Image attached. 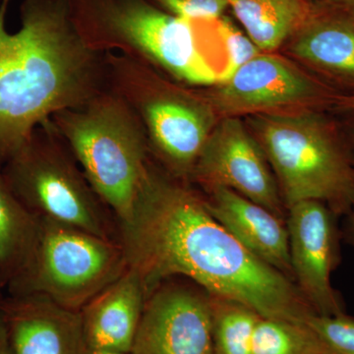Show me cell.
Wrapping results in <instances>:
<instances>
[{
    "mask_svg": "<svg viewBox=\"0 0 354 354\" xmlns=\"http://www.w3.org/2000/svg\"><path fill=\"white\" fill-rule=\"evenodd\" d=\"M39 221L14 194L0 169V290L17 278L34 250Z\"/></svg>",
    "mask_w": 354,
    "mask_h": 354,
    "instance_id": "obj_18",
    "label": "cell"
},
{
    "mask_svg": "<svg viewBox=\"0 0 354 354\" xmlns=\"http://www.w3.org/2000/svg\"><path fill=\"white\" fill-rule=\"evenodd\" d=\"M2 297H0V302H1Z\"/></svg>",
    "mask_w": 354,
    "mask_h": 354,
    "instance_id": "obj_31",
    "label": "cell"
},
{
    "mask_svg": "<svg viewBox=\"0 0 354 354\" xmlns=\"http://www.w3.org/2000/svg\"><path fill=\"white\" fill-rule=\"evenodd\" d=\"M247 36L262 53H271L301 28L316 10L307 0H227Z\"/></svg>",
    "mask_w": 354,
    "mask_h": 354,
    "instance_id": "obj_17",
    "label": "cell"
},
{
    "mask_svg": "<svg viewBox=\"0 0 354 354\" xmlns=\"http://www.w3.org/2000/svg\"><path fill=\"white\" fill-rule=\"evenodd\" d=\"M335 111L354 113V94H339L332 106Z\"/></svg>",
    "mask_w": 354,
    "mask_h": 354,
    "instance_id": "obj_26",
    "label": "cell"
},
{
    "mask_svg": "<svg viewBox=\"0 0 354 354\" xmlns=\"http://www.w3.org/2000/svg\"><path fill=\"white\" fill-rule=\"evenodd\" d=\"M50 120L93 189L118 221L127 220L152 158L136 113L108 87Z\"/></svg>",
    "mask_w": 354,
    "mask_h": 354,
    "instance_id": "obj_5",
    "label": "cell"
},
{
    "mask_svg": "<svg viewBox=\"0 0 354 354\" xmlns=\"http://www.w3.org/2000/svg\"><path fill=\"white\" fill-rule=\"evenodd\" d=\"M346 216L344 228L342 230V239L354 248V206Z\"/></svg>",
    "mask_w": 354,
    "mask_h": 354,
    "instance_id": "obj_27",
    "label": "cell"
},
{
    "mask_svg": "<svg viewBox=\"0 0 354 354\" xmlns=\"http://www.w3.org/2000/svg\"><path fill=\"white\" fill-rule=\"evenodd\" d=\"M251 354H322V349L308 324L261 317Z\"/></svg>",
    "mask_w": 354,
    "mask_h": 354,
    "instance_id": "obj_20",
    "label": "cell"
},
{
    "mask_svg": "<svg viewBox=\"0 0 354 354\" xmlns=\"http://www.w3.org/2000/svg\"><path fill=\"white\" fill-rule=\"evenodd\" d=\"M288 43L290 55L324 82L354 94V29L322 1Z\"/></svg>",
    "mask_w": 354,
    "mask_h": 354,
    "instance_id": "obj_16",
    "label": "cell"
},
{
    "mask_svg": "<svg viewBox=\"0 0 354 354\" xmlns=\"http://www.w3.org/2000/svg\"><path fill=\"white\" fill-rule=\"evenodd\" d=\"M328 8L346 21L354 29V0H321Z\"/></svg>",
    "mask_w": 354,
    "mask_h": 354,
    "instance_id": "obj_24",
    "label": "cell"
},
{
    "mask_svg": "<svg viewBox=\"0 0 354 354\" xmlns=\"http://www.w3.org/2000/svg\"><path fill=\"white\" fill-rule=\"evenodd\" d=\"M2 0H0V6H1Z\"/></svg>",
    "mask_w": 354,
    "mask_h": 354,
    "instance_id": "obj_30",
    "label": "cell"
},
{
    "mask_svg": "<svg viewBox=\"0 0 354 354\" xmlns=\"http://www.w3.org/2000/svg\"><path fill=\"white\" fill-rule=\"evenodd\" d=\"M85 354H127V353H118V351H104V349L87 348V349H86Z\"/></svg>",
    "mask_w": 354,
    "mask_h": 354,
    "instance_id": "obj_28",
    "label": "cell"
},
{
    "mask_svg": "<svg viewBox=\"0 0 354 354\" xmlns=\"http://www.w3.org/2000/svg\"><path fill=\"white\" fill-rule=\"evenodd\" d=\"M9 187L39 218L118 241V220L88 183L50 120L1 167Z\"/></svg>",
    "mask_w": 354,
    "mask_h": 354,
    "instance_id": "obj_7",
    "label": "cell"
},
{
    "mask_svg": "<svg viewBox=\"0 0 354 354\" xmlns=\"http://www.w3.org/2000/svg\"><path fill=\"white\" fill-rule=\"evenodd\" d=\"M339 218L318 200L295 203L286 214L295 283L317 315L346 312L344 300L330 281L342 262Z\"/></svg>",
    "mask_w": 354,
    "mask_h": 354,
    "instance_id": "obj_11",
    "label": "cell"
},
{
    "mask_svg": "<svg viewBox=\"0 0 354 354\" xmlns=\"http://www.w3.org/2000/svg\"><path fill=\"white\" fill-rule=\"evenodd\" d=\"M0 307L14 354H85L80 311L41 295H7Z\"/></svg>",
    "mask_w": 354,
    "mask_h": 354,
    "instance_id": "obj_13",
    "label": "cell"
},
{
    "mask_svg": "<svg viewBox=\"0 0 354 354\" xmlns=\"http://www.w3.org/2000/svg\"><path fill=\"white\" fill-rule=\"evenodd\" d=\"M218 34L227 53V64L218 74V83L228 80L241 66L262 53L252 39L239 31L230 18L221 16L218 19Z\"/></svg>",
    "mask_w": 354,
    "mask_h": 354,
    "instance_id": "obj_22",
    "label": "cell"
},
{
    "mask_svg": "<svg viewBox=\"0 0 354 354\" xmlns=\"http://www.w3.org/2000/svg\"><path fill=\"white\" fill-rule=\"evenodd\" d=\"M206 93L218 118L300 109H332L341 93L286 58L262 53Z\"/></svg>",
    "mask_w": 354,
    "mask_h": 354,
    "instance_id": "obj_9",
    "label": "cell"
},
{
    "mask_svg": "<svg viewBox=\"0 0 354 354\" xmlns=\"http://www.w3.org/2000/svg\"><path fill=\"white\" fill-rule=\"evenodd\" d=\"M181 279L162 281L147 297L130 354H214L211 295Z\"/></svg>",
    "mask_w": 354,
    "mask_h": 354,
    "instance_id": "obj_12",
    "label": "cell"
},
{
    "mask_svg": "<svg viewBox=\"0 0 354 354\" xmlns=\"http://www.w3.org/2000/svg\"><path fill=\"white\" fill-rule=\"evenodd\" d=\"M269 162L286 209L304 200L327 204L339 216L354 206V167L348 137L320 109L247 116Z\"/></svg>",
    "mask_w": 354,
    "mask_h": 354,
    "instance_id": "obj_3",
    "label": "cell"
},
{
    "mask_svg": "<svg viewBox=\"0 0 354 354\" xmlns=\"http://www.w3.org/2000/svg\"><path fill=\"white\" fill-rule=\"evenodd\" d=\"M0 354H14L1 307H0Z\"/></svg>",
    "mask_w": 354,
    "mask_h": 354,
    "instance_id": "obj_25",
    "label": "cell"
},
{
    "mask_svg": "<svg viewBox=\"0 0 354 354\" xmlns=\"http://www.w3.org/2000/svg\"><path fill=\"white\" fill-rule=\"evenodd\" d=\"M83 41L99 53L127 55L189 87H213L218 74L198 46L191 21L151 0H66Z\"/></svg>",
    "mask_w": 354,
    "mask_h": 354,
    "instance_id": "obj_4",
    "label": "cell"
},
{
    "mask_svg": "<svg viewBox=\"0 0 354 354\" xmlns=\"http://www.w3.org/2000/svg\"><path fill=\"white\" fill-rule=\"evenodd\" d=\"M348 141L349 144V148H351V158H353V164L354 167V124L351 128L349 134L348 135Z\"/></svg>",
    "mask_w": 354,
    "mask_h": 354,
    "instance_id": "obj_29",
    "label": "cell"
},
{
    "mask_svg": "<svg viewBox=\"0 0 354 354\" xmlns=\"http://www.w3.org/2000/svg\"><path fill=\"white\" fill-rule=\"evenodd\" d=\"M205 193L209 214L249 252L295 283L285 218L228 188Z\"/></svg>",
    "mask_w": 354,
    "mask_h": 354,
    "instance_id": "obj_14",
    "label": "cell"
},
{
    "mask_svg": "<svg viewBox=\"0 0 354 354\" xmlns=\"http://www.w3.org/2000/svg\"><path fill=\"white\" fill-rule=\"evenodd\" d=\"M118 241L147 297L172 278L189 279L209 295L230 298L265 318L308 322L315 311L297 286L249 252L209 214L189 183L151 158Z\"/></svg>",
    "mask_w": 354,
    "mask_h": 354,
    "instance_id": "obj_1",
    "label": "cell"
},
{
    "mask_svg": "<svg viewBox=\"0 0 354 354\" xmlns=\"http://www.w3.org/2000/svg\"><path fill=\"white\" fill-rule=\"evenodd\" d=\"M106 64L108 87L138 116L151 157L174 178L190 183L220 120L207 97L127 55L106 53Z\"/></svg>",
    "mask_w": 354,
    "mask_h": 354,
    "instance_id": "obj_6",
    "label": "cell"
},
{
    "mask_svg": "<svg viewBox=\"0 0 354 354\" xmlns=\"http://www.w3.org/2000/svg\"><path fill=\"white\" fill-rule=\"evenodd\" d=\"M209 295L214 354H251L254 332L262 316L237 300Z\"/></svg>",
    "mask_w": 354,
    "mask_h": 354,
    "instance_id": "obj_19",
    "label": "cell"
},
{
    "mask_svg": "<svg viewBox=\"0 0 354 354\" xmlns=\"http://www.w3.org/2000/svg\"><path fill=\"white\" fill-rule=\"evenodd\" d=\"M39 221L34 250L6 288L9 297L41 295L64 308L80 311L127 271V257L118 241Z\"/></svg>",
    "mask_w": 354,
    "mask_h": 354,
    "instance_id": "obj_8",
    "label": "cell"
},
{
    "mask_svg": "<svg viewBox=\"0 0 354 354\" xmlns=\"http://www.w3.org/2000/svg\"><path fill=\"white\" fill-rule=\"evenodd\" d=\"M190 181L204 191L225 187L286 218L276 176L241 118H221L198 158Z\"/></svg>",
    "mask_w": 354,
    "mask_h": 354,
    "instance_id": "obj_10",
    "label": "cell"
},
{
    "mask_svg": "<svg viewBox=\"0 0 354 354\" xmlns=\"http://www.w3.org/2000/svg\"><path fill=\"white\" fill-rule=\"evenodd\" d=\"M171 15L191 21L218 20L228 6L227 0H151Z\"/></svg>",
    "mask_w": 354,
    "mask_h": 354,
    "instance_id": "obj_23",
    "label": "cell"
},
{
    "mask_svg": "<svg viewBox=\"0 0 354 354\" xmlns=\"http://www.w3.org/2000/svg\"><path fill=\"white\" fill-rule=\"evenodd\" d=\"M146 299L143 281L128 267L80 310L87 348L130 354Z\"/></svg>",
    "mask_w": 354,
    "mask_h": 354,
    "instance_id": "obj_15",
    "label": "cell"
},
{
    "mask_svg": "<svg viewBox=\"0 0 354 354\" xmlns=\"http://www.w3.org/2000/svg\"><path fill=\"white\" fill-rule=\"evenodd\" d=\"M9 2L0 6V169L39 125L108 88L106 53L81 38L66 0H24L15 32Z\"/></svg>",
    "mask_w": 354,
    "mask_h": 354,
    "instance_id": "obj_2",
    "label": "cell"
},
{
    "mask_svg": "<svg viewBox=\"0 0 354 354\" xmlns=\"http://www.w3.org/2000/svg\"><path fill=\"white\" fill-rule=\"evenodd\" d=\"M309 327L320 342L322 354H354V317L346 312L337 315H312Z\"/></svg>",
    "mask_w": 354,
    "mask_h": 354,
    "instance_id": "obj_21",
    "label": "cell"
}]
</instances>
